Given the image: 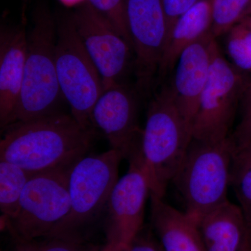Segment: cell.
Here are the masks:
<instances>
[{"label":"cell","mask_w":251,"mask_h":251,"mask_svg":"<svg viewBox=\"0 0 251 251\" xmlns=\"http://www.w3.org/2000/svg\"><path fill=\"white\" fill-rule=\"evenodd\" d=\"M94 9L108 19L116 30L131 46L126 18L125 0H86Z\"/></svg>","instance_id":"7402d4cb"},{"label":"cell","mask_w":251,"mask_h":251,"mask_svg":"<svg viewBox=\"0 0 251 251\" xmlns=\"http://www.w3.org/2000/svg\"><path fill=\"white\" fill-rule=\"evenodd\" d=\"M55 20L56 69L63 97L80 125L95 128L91 115L104 90L101 76L81 40L72 14L64 13Z\"/></svg>","instance_id":"5b68a950"},{"label":"cell","mask_w":251,"mask_h":251,"mask_svg":"<svg viewBox=\"0 0 251 251\" xmlns=\"http://www.w3.org/2000/svg\"><path fill=\"white\" fill-rule=\"evenodd\" d=\"M16 241L15 251H40L35 241H27L14 237Z\"/></svg>","instance_id":"4316f807"},{"label":"cell","mask_w":251,"mask_h":251,"mask_svg":"<svg viewBox=\"0 0 251 251\" xmlns=\"http://www.w3.org/2000/svg\"><path fill=\"white\" fill-rule=\"evenodd\" d=\"M56 20L47 5L36 6L27 33L25 69L13 123L59 112L63 97L55 64Z\"/></svg>","instance_id":"3957f363"},{"label":"cell","mask_w":251,"mask_h":251,"mask_svg":"<svg viewBox=\"0 0 251 251\" xmlns=\"http://www.w3.org/2000/svg\"><path fill=\"white\" fill-rule=\"evenodd\" d=\"M212 23L213 0H199L178 18L170 33L158 77L173 72L181 52L211 32Z\"/></svg>","instance_id":"e0dca14e"},{"label":"cell","mask_w":251,"mask_h":251,"mask_svg":"<svg viewBox=\"0 0 251 251\" xmlns=\"http://www.w3.org/2000/svg\"><path fill=\"white\" fill-rule=\"evenodd\" d=\"M61 1H63L64 4L72 5L82 2V0H61Z\"/></svg>","instance_id":"1f68e13d"},{"label":"cell","mask_w":251,"mask_h":251,"mask_svg":"<svg viewBox=\"0 0 251 251\" xmlns=\"http://www.w3.org/2000/svg\"><path fill=\"white\" fill-rule=\"evenodd\" d=\"M140 151L128 160V171L117 181L109 198L107 244L126 250L143 229L147 199L151 189L142 168Z\"/></svg>","instance_id":"8fae6325"},{"label":"cell","mask_w":251,"mask_h":251,"mask_svg":"<svg viewBox=\"0 0 251 251\" xmlns=\"http://www.w3.org/2000/svg\"><path fill=\"white\" fill-rule=\"evenodd\" d=\"M75 164L32 175L23 190L17 215L6 223L13 237L35 241L52 235L70 211L69 176Z\"/></svg>","instance_id":"52a82bcc"},{"label":"cell","mask_w":251,"mask_h":251,"mask_svg":"<svg viewBox=\"0 0 251 251\" xmlns=\"http://www.w3.org/2000/svg\"><path fill=\"white\" fill-rule=\"evenodd\" d=\"M205 251H239L247 223L239 205L229 201L196 221Z\"/></svg>","instance_id":"2e32d148"},{"label":"cell","mask_w":251,"mask_h":251,"mask_svg":"<svg viewBox=\"0 0 251 251\" xmlns=\"http://www.w3.org/2000/svg\"><path fill=\"white\" fill-rule=\"evenodd\" d=\"M251 99V80L249 82V87H248L247 92L245 94V100H249Z\"/></svg>","instance_id":"d6a6232c"},{"label":"cell","mask_w":251,"mask_h":251,"mask_svg":"<svg viewBox=\"0 0 251 251\" xmlns=\"http://www.w3.org/2000/svg\"><path fill=\"white\" fill-rule=\"evenodd\" d=\"M231 185L247 227L251 229V161H239L234 158Z\"/></svg>","instance_id":"44dd1931"},{"label":"cell","mask_w":251,"mask_h":251,"mask_svg":"<svg viewBox=\"0 0 251 251\" xmlns=\"http://www.w3.org/2000/svg\"><path fill=\"white\" fill-rule=\"evenodd\" d=\"M227 33L226 47L234 65L243 72L251 71V29L239 22Z\"/></svg>","instance_id":"ffe728a7"},{"label":"cell","mask_w":251,"mask_h":251,"mask_svg":"<svg viewBox=\"0 0 251 251\" xmlns=\"http://www.w3.org/2000/svg\"><path fill=\"white\" fill-rule=\"evenodd\" d=\"M162 1H163V7L166 12L167 21H168V39L172 28L175 22L177 21L178 18L188 11L190 8L192 7L193 5L196 4L199 0H162Z\"/></svg>","instance_id":"d4e9b609"},{"label":"cell","mask_w":251,"mask_h":251,"mask_svg":"<svg viewBox=\"0 0 251 251\" xmlns=\"http://www.w3.org/2000/svg\"><path fill=\"white\" fill-rule=\"evenodd\" d=\"M151 220L163 251H205L196 221L150 194Z\"/></svg>","instance_id":"9a60e30c"},{"label":"cell","mask_w":251,"mask_h":251,"mask_svg":"<svg viewBox=\"0 0 251 251\" xmlns=\"http://www.w3.org/2000/svg\"><path fill=\"white\" fill-rule=\"evenodd\" d=\"M27 33L21 27L0 31V127L12 125L24 79Z\"/></svg>","instance_id":"5bb4252c"},{"label":"cell","mask_w":251,"mask_h":251,"mask_svg":"<svg viewBox=\"0 0 251 251\" xmlns=\"http://www.w3.org/2000/svg\"><path fill=\"white\" fill-rule=\"evenodd\" d=\"M21 167L6 161H0V210L3 224L14 219L19 209L23 190L32 175Z\"/></svg>","instance_id":"ac0fdd59"},{"label":"cell","mask_w":251,"mask_h":251,"mask_svg":"<svg viewBox=\"0 0 251 251\" xmlns=\"http://www.w3.org/2000/svg\"><path fill=\"white\" fill-rule=\"evenodd\" d=\"M123 158L120 151L110 149L100 154L86 155L75 163L69 176L70 211L49 238H81V229L107 208Z\"/></svg>","instance_id":"8992f818"},{"label":"cell","mask_w":251,"mask_h":251,"mask_svg":"<svg viewBox=\"0 0 251 251\" xmlns=\"http://www.w3.org/2000/svg\"><path fill=\"white\" fill-rule=\"evenodd\" d=\"M125 251H163L148 235H142L141 232Z\"/></svg>","instance_id":"484cf974"},{"label":"cell","mask_w":251,"mask_h":251,"mask_svg":"<svg viewBox=\"0 0 251 251\" xmlns=\"http://www.w3.org/2000/svg\"><path fill=\"white\" fill-rule=\"evenodd\" d=\"M251 7V0H213V36L216 39L226 34Z\"/></svg>","instance_id":"d6986e66"},{"label":"cell","mask_w":251,"mask_h":251,"mask_svg":"<svg viewBox=\"0 0 251 251\" xmlns=\"http://www.w3.org/2000/svg\"><path fill=\"white\" fill-rule=\"evenodd\" d=\"M249 85L241 70L226 60L216 43L209 77L193 122V139L215 143L228 138L238 104Z\"/></svg>","instance_id":"ba28073f"},{"label":"cell","mask_w":251,"mask_h":251,"mask_svg":"<svg viewBox=\"0 0 251 251\" xmlns=\"http://www.w3.org/2000/svg\"><path fill=\"white\" fill-rule=\"evenodd\" d=\"M235 149V154L247 148L251 142V99L244 100V108L239 125L229 136Z\"/></svg>","instance_id":"cb8c5ba5"},{"label":"cell","mask_w":251,"mask_h":251,"mask_svg":"<svg viewBox=\"0 0 251 251\" xmlns=\"http://www.w3.org/2000/svg\"><path fill=\"white\" fill-rule=\"evenodd\" d=\"M126 18L135 52L138 85L148 90L158 74L168 41V21L162 0H125Z\"/></svg>","instance_id":"9c48e42d"},{"label":"cell","mask_w":251,"mask_h":251,"mask_svg":"<svg viewBox=\"0 0 251 251\" xmlns=\"http://www.w3.org/2000/svg\"><path fill=\"white\" fill-rule=\"evenodd\" d=\"M239 22H242L245 24L247 27L251 29V9L248 11L247 14L241 19Z\"/></svg>","instance_id":"f546056e"},{"label":"cell","mask_w":251,"mask_h":251,"mask_svg":"<svg viewBox=\"0 0 251 251\" xmlns=\"http://www.w3.org/2000/svg\"><path fill=\"white\" fill-rule=\"evenodd\" d=\"M216 43L211 31L208 33L186 48L175 66L172 90L176 106L191 130L209 77Z\"/></svg>","instance_id":"4fadbf2b"},{"label":"cell","mask_w":251,"mask_h":251,"mask_svg":"<svg viewBox=\"0 0 251 251\" xmlns=\"http://www.w3.org/2000/svg\"><path fill=\"white\" fill-rule=\"evenodd\" d=\"M40 251H100L97 246L88 244L81 238H46L36 243Z\"/></svg>","instance_id":"603a6c76"},{"label":"cell","mask_w":251,"mask_h":251,"mask_svg":"<svg viewBox=\"0 0 251 251\" xmlns=\"http://www.w3.org/2000/svg\"><path fill=\"white\" fill-rule=\"evenodd\" d=\"M100 251H125V250L117 249V248L113 247L111 244H106V245Z\"/></svg>","instance_id":"4dcf8cb0"},{"label":"cell","mask_w":251,"mask_h":251,"mask_svg":"<svg viewBox=\"0 0 251 251\" xmlns=\"http://www.w3.org/2000/svg\"><path fill=\"white\" fill-rule=\"evenodd\" d=\"M239 251H251V229L247 227Z\"/></svg>","instance_id":"83f0119b"},{"label":"cell","mask_w":251,"mask_h":251,"mask_svg":"<svg viewBox=\"0 0 251 251\" xmlns=\"http://www.w3.org/2000/svg\"><path fill=\"white\" fill-rule=\"evenodd\" d=\"M237 160V159H235ZM237 161H239V160H237ZM251 161V160H249V161Z\"/></svg>","instance_id":"836d02e7"},{"label":"cell","mask_w":251,"mask_h":251,"mask_svg":"<svg viewBox=\"0 0 251 251\" xmlns=\"http://www.w3.org/2000/svg\"><path fill=\"white\" fill-rule=\"evenodd\" d=\"M192 140V130L176 106L171 86H164L149 105L142 133L140 160L151 194L163 198Z\"/></svg>","instance_id":"7a4b0ae2"},{"label":"cell","mask_w":251,"mask_h":251,"mask_svg":"<svg viewBox=\"0 0 251 251\" xmlns=\"http://www.w3.org/2000/svg\"><path fill=\"white\" fill-rule=\"evenodd\" d=\"M24 1H25V2H26V0H24Z\"/></svg>","instance_id":"e575fe53"},{"label":"cell","mask_w":251,"mask_h":251,"mask_svg":"<svg viewBox=\"0 0 251 251\" xmlns=\"http://www.w3.org/2000/svg\"><path fill=\"white\" fill-rule=\"evenodd\" d=\"M91 121L124 158L129 159L141 148L136 99L123 84L103 90L92 109Z\"/></svg>","instance_id":"7c38bea8"},{"label":"cell","mask_w":251,"mask_h":251,"mask_svg":"<svg viewBox=\"0 0 251 251\" xmlns=\"http://www.w3.org/2000/svg\"><path fill=\"white\" fill-rule=\"evenodd\" d=\"M0 161L14 163L31 173L75 164L85 156L97 135L72 114L59 112L1 130Z\"/></svg>","instance_id":"6da1fadb"},{"label":"cell","mask_w":251,"mask_h":251,"mask_svg":"<svg viewBox=\"0 0 251 251\" xmlns=\"http://www.w3.org/2000/svg\"><path fill=\"white\" fill-rule=\"evenodd\" d=\"M234 159L239 161H249L251 160V142L247 148L234 155Z\"/></svg>","instance_id":"f1b7e54d"},{"label":"cell","mask_w":251,"mask_h":251,"mask_svg":"<svg viewBox=\"0 0 251 251\" xmlns=\"http://www.w3.org/2000/svg\"><path fill=\"white\" fill-rule=\"evenodd\" d=\"M72 16L81 40L101 76L104 90L122 83L129 67L131 46L87 1Z\"/></svg>","instance_id":"30bf717a"},{"label":"cell","mask_w":251,"mask_h":251,"mask_svg":"<svg viewBox=\"0 0 251 251\" xmlns=\"http://www.w3.org/2000/svg\"><path fill=\"white\" fill-rule=\"evenodd\" d=\"M235 149L229 136L219 143L192 140L173 181L195 221L228 201Z\"/></svg>","instance_id":"277c9868"}]
</instances>
